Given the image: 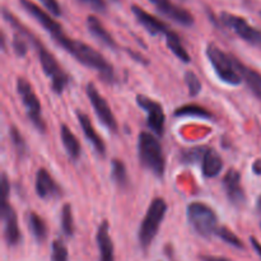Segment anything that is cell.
I'll use <instances>...</instances> for the list:
<instances>
[{
    "label": "cell",
    "mask_w": 261,
    "mask_h": 261,
    "mask_svg": "<svg viewBox=\"0 0 261 261\" xmlns=\"http://www.w3.org/2000/svg\"><path fill=\"white\" fill-rule=\"evenodd\" d=\"M86 92L87 96H88L89 98V102H91L92 107L94 109V112H96L99 121H101L111 133H117L119 125H117L116 117H115L114 112H112L111 107L107 103L105 97H102L101 94H99L98 89L96 88V86H94L92 82L87 84Z\"/></svg>",
    "instance_id": "8"
},
{
    "label": "cell",
    "mask_w": 261,
    "mask_h": 261,
    "mask_svg": "<svg viewBox=\"0 0 261 261\" xmlns=\"http://www.w3.org/2000/svg\"><path fill=\"white\" fill-rule=\"evenodd\" d=\"M132 12L133 14L135 15V18L138 19V22H139L152 36H166L171 31L170 27H168L165 22H162L161 19L155 18L154 15L149 14V13L145 12L143 8L138 7V5H132Z\"/></svg>",
    "instance_id": "13"
},
{
    "label": "cell",
    "mask_w": 261,
    "mask_h": 261,
    "mask_svg": "<svg viewBox=\"0 0 261 261\" xmlns=\"http://www.w3.org/2000/svg\"><path fill=\"white\" fill-rule=\"evenodd\" d=\"M61 231L66 237H73L74 231H75L73 209L70 204H64L61 208Z\"/></svg>",
    "instance_id": "25"
},
{
    "label": "cell",
    "mask_w": 261,
    "mask_h": 261,
    "mask_svg": "<svg viewBox=\"0 0 261 261\" xmlns=\"http://www.w3.org/2000/svg\"><path fill=\"white\" fill-rule=\"evenodd\" d=\"M201 261H232L223 256H214V255H201Z\"/></svg>",
    "instance_id": "35"
},
{
    "label": "cell",
    "mask_w": 261,
    "mask_h": 261,
    "mask_svg": "<svg viewBox=\"0 0 261 261\" xmlns=\"http://www.w3.org/2000/svg\"><path fill=\"white\" fill-rule=\"evenodd\" d=\"M200 163L201 172H203L204 177L206 178L217 177L221 173V171L223 170V160H222L221 154L213 148L206 147Z\"/></svg>",
    "instance_id": "18"
},
{
    "label": "cell",
    "mask_w": 261,
    "mask_h": 261,
    "mask_svg": "<svg viewBox=\"0 0 261 261\" xmlns=\"http://www.w3.org/2000/svg\"><path fill=\"white\" fill-rule=\"evenodd\" d=\"M27 223L30 232L37 242H43L47 237V226L45 221L35 212H28Z\"/></svg>",
    "instance_id": "21"
},
{
    "label": "cell",
    "mask_w": 261,
    "mask_h": 261,
    "mask_svg": "<svg viewBox=\"0 0 261 261\" xmlns=\"http://www.w3.org/2000/svg\"><path fill=\"white\" fill-rule=\"evenodd\" d=\"M2 219L4 223V237L8 246H17L20 241L17 213L8 200H2Z\"/></svg>",
    "instance_id": "10"
},
{
    "label": "cell",
    "mask_w": 261,
    "mask_h": 261,
    "mask_svg": "<svg viewBox=\"0 0 261 261\" xmlns=\"http://www.w3.org/2000/svg\"><path fill=\"white\" fill-rule=\"evenodd\" d=\"M252 171L255 175H261V160H256L252 165Z\"/></svg>",
    "instance_id": "37"
},
{
    "label": "cell",
    "mask_w": 261,
    "mask_h": 261,
    "mask_svg": "<svg viewBox=\"0 0 261 261\" xmlns=\"http://www.w3.org/2000/svg\"><path fill=\"white\" fill-rule=\"evenodd\" d=\"M87 28H88L89 33H91L96 40H98L99 42L103 43L105 46H107V47L110 48L117 47V43L116 41H115V38L112 37L111 33L105 28V25L102 24L101 20L97 17L89 15V17L87 18Z\"/></svg>",
    "instance_id": "19"
},
{
    "label": "cell",
    "mask_w": 261,
    "mask_h": 261,
    "mask_svg": "<svg viewBox=\"0 0 261 261\" xmlns=\"http://www.w3.org/2000/svg\"><path fill=\"white\" fill-rule=\"evenodd\" d=\"M60 137H61V142H63V145L64 148H65L66 153H68L69 158L73 161L79 160L82 153L81 143H79L78 138L74 135V133L69 129L68 125L61 124Z\"/></svg>",
    "instance_id": "20"
},
{
    "label": "cell",
    "mask_w": 261,
    "mask_h": 261,
    "mask_svg": "<svg viewBox=\"0 0 261 261\" xmlns=\"http://www.w3.org/2000/svg\"><path fill=\"white\" fill-rule=\"evenodd\" d=\"M223 188L226 190V195L228 200L233 205L240 206L245 201V193L241 185V175L239 171L231 170L224 175L223 177Z\"/></svg>",
    "instance_id": "12"
},
{
    "label": "cell",
    "mask_w": 261,
    "mask_h": 261,
    "mask_svg": "<svg viewBox=\"0 0 261 261\" xmlns=\"http://www.w3.org/2000/svg\"><path fill=\"white\" fill-rule=\"evenodd\" d=\"M205 53L209 63L212 64L216 74L223 83L228 86H240L242 83L241 75L234 68L232 55L222 51L216 43H209Z\"/></svg>",
    "instance_id": "5"
},
{
    "label": "cell",
    "mask_w": 261,
    "mask_h": 261,
    "mask_svg": "<svg viewBox=\"0 0 261 261\" xmlns=\"http://www.w3.org/2000/svg\"><path fill=\"white\" fill-rule=\"evenodd\" d=\"M38 2H41V4H42L54 17H60L61 15V8L58 0H38Z\"/></svg>",
    "instance_id": "32"
},
{
    "label": "cell",
    "mask_w": 261,
    "mask_h": 261,
    "mask_svg": "<svg viewBox=\"0 0 261 261\" xmlns=\"http://www.w3.org/2000/svg\"><path fill=\"white\" fill-rule=\"evenodd\" d=\"M96 240L99 251V261H115L114 242L110 236V226L107 221H102L99 224Z\"/></svg>",
    "instance_id": "15"
},
{
    "label": "cell",
    "mask_w": 261,
    "mask_h": 261,
    "mask_svg": "<svg viewBox=\"0 0 261 261\" xmlns=\"http://www.w3.org/2000/svg\"><path fill=\"white\" fill-rule=\"evenodd\" d=\"M137 103L140 109L147 112V124L149 129L155 135L162 137L165 134L166 125V116L162 105L144 94H138Z\"/></svg>",
    "instance_id": "9"
},
{
    "label": "cell",
    "mask_w": 261,
    "mask_h": 261,
    "mask_svg": "<svg viewBox=\"0 0 261 261\" xmlns=\"http://www.w3.org/2000/svg\"><path fill=\"white\" fill-rule=\"evenodd\" d=\"M3 15H4L5 20L14 28L18 32H22L25 37L28 38L30 43H32V46L35 47L36 53H37L38 59H40L41 66H42V70L46 75L48 76L51 82V88L55 92L56 94H61L69 84V75L63 68H61L60 64L58 63V60L55 59V56L50 53V51L46 48V46L33 35L32 32L27 30L14 15L10 12H8L7 9H3Z\"/></svg>",
    "instance_id": "1"
},
{
    "label": "cell",
    "mask_w": 261,
    "mask_h": 261,
    "mask_svg": "<svg viewBox=\"0 0 261 261\" xmlns=\"http://www.w3.org/2000/svg\"><path fill=\"white\" fill-rule=\"evenodd\" d=\"M79 2L88 5L89 8H92V9L96 10V12H106L107 5L106 3H105V0H79Z\"/></svg>",
    "instance_id": "33"
},
{
    "label": "cell",
    "mask_w": 261,
    "mask_h": 261,
    "mask_svg": "<svg viewBox=\"0 0 261 261\" xmlns=\"http://www.w3.org/2000/svg\"><path fill=\"white\" fill-rule=\"evenodd\" d=\"M28 38L23 35L22 32H18L14 35V38H13V50H14L15 55L19 56V58H23V56L27 55L28 53Z\"/></svg>",
    "instance_id": "31"
},
{
    "label": "cell",
    "mask_w": 261,
    "mask_h": 261,
    "mask_svg": "<svg viewBox=\"0 0 261 261\" xmlns=\"http://www.w3.org/2000/svg\"><path fill=\"white\" fill-rule=\"evenodd\" d=\"M165 37H166V43H167L168 48L173 53V55H175L177 59H180L182 63H186V64L190 63V55H189V53L186 51V48L184 47L182 42H181L177 33H176L175 31H170Z\"/></svg>",
    "instance_id": "23"
},
{
    "label": "cell",
    "mask_w": 261,
    "mask_h": 261,
    "mask_svg": "<svg viewBox=\"0 0 261 261\" xmlns=\"http://www.w3.org/2000/svg\"><path fill=\"white\" fill-rule=\"evenodd\" d=\"M17 92L19 94L22 103L25 109L28 119L32 122L33 126L40 133L46 132V122L42 117V109H41L40 99L33 91V87L30 82L24 78L17 79Z\"/></svg>",
    "instance_id": "6"
},
{
    "label": "cell",
    "mask_w": 261,
    "mask_h": 261,
    "mask_svg": "<svg viewBox=\"0 0 261 261\" xmlns=\"http://www.w3.org/2000/svg\"><path fill=\"white\" fill-rule=\"evenodd\" d=\"M160 13H162L165 17L175 20L176 23L185 27H191L194 24V17L189 10L178 7V5L171 3V0H149Z\"/></svg>",
    "instance_id": "11"
},
{
    "label": "cell",
    "mask_w": 261,
    "mask_h": 261,
    "mask_svg": "<svg viewBox=\"0 0 261 261\" xmlns=\"http://www.w3.org/2000/svg\"><path fill=\"white\" fill-rule=\"evenodd\" d=\"M76 116H78L79 125H81L82 130H83L84 137H86L87 140L91 143L92 147L94 148V150H96L99 155L105 157V155H106V144H105L103 139L99 137L98 133H97L96 129L93 127V125H92V121H91V119L88 117V115L78 111L76 112Z\"/></svg>",
    "instance_id": "16"
},
{
    "label": "cell",
    "mask_w": 261,
    "mask_h": 261,
    "mask_svg": "<svg viewBox=\"0 0 261 261\" xmlns=\"http://www.w3.org/2000/svg\"><path fill=\"white\" fill-rule=\"evenodd\" d=\"M232 59H233L234 68H236V70L239 71V74L241 75L242 82H245V84L249 87L250 91H251L261 101V74L259 71L254 70V69L245 65L244 63H241V61L237 58H234L233 55H232Z\"/></svg>",
    "instance_id": "17"
},
{
    "label": "cell",
    "mask_w": 261,
    "mask_h": 261,
    "mask_svg": "<svg viewBox=\"0 0 261 261\" xmlns=\"http://www.w3.org/2000/svg\"><path fill=\"white\" fill-rule=\"evenodd\" d=\"M126 53L129 54V55L132 56L133 59H134V60H137L138 63H140V64H148V60H145V58H144V56H143V55H140V54L135 53V51L130 50V48H126Z\"/></svg>",
    "instance_id": "34"
},
{
    "label": "cell",
    "mask_w": 261,
    "mask_h": 261,
    "mask_svg": "<svg viewBox=\"0 0 261 261\" xmlns=\"http://www.w3.org/2000/svg\"><path fill=\"white\" fill-rule=\"evenodd\" d=\"M184 79H185V83L186 86H188L189 94H190L191 97L198 96L201 92V82L200 79L198 78V75H196L194 71L189 70L186 71L185 75H184Z\"/></svg>",
    "instance_id": "30"
},
{
    "label": "cell",
    "mask_w": 261,
    "mask_h": 261,
    "mask_svg": "<svg viewBox=\"0 0 261 261\" xmlns=\"http://www.w3.org/2000/svg\"><path fill=\"white\" fill-rule=\"evenodd\" d=\"M176 117H198V119L203 120H212L214 119V115L212 114L209 110L205 107L199 106V105L190 103V105H184V106L178 107L175 111Z\"/></svg>",
    "instance_id": "22"
},
{
    "label": "cell",
    "mask_w": 261,
    "mask_h": 261,
    "mask_svg": "<svg viewBox=\"0 0 261 261\" xmlns=\"http://www.w3.org/2000/svg\"><path fill=\"white\" fill-rule=\"evenodd\" d=\"M221 20L224 25L233 31L241 40L256 47H261V31L252 27L245 18L231 13H221Z\"/></svg>",
    "instance_id": "7"
},
{
    "label": "cell",
    "mask_w": 261,
    "mask_h": 261,
    "mask_svg": "<svg viewBox=\"0 0 261 261\" xmlns=\"http://www.w3.org/2000/svg\"><path fill=\"white\" fill-rule=\"evenodd\" d=\"M36 193L40 198L47 199V198H55V196L60 195L61 190L59 188L58 184L55 182L47 170L45 168H40L36 173Z\"/></svg>",
    "instance_id": "14"
},
{
    "label": "cell",
    "mask_w": 261,
    "mask_h": 261,
    "mask_svg": "<svg viewBox=\"0 0 261 261\" xmlns=\"http://www.w3.org/2000/svg\"><path fill=\"white\" fill-rule=\"evenodd\" d=\"M257 209L261 212V195L259 196V199H257Z\"/></svg>",
    "instance_id": "38"
},
{
    "label": "cell",
    "mask_w": 261,
    "mask_h": 261,
    "mask_svg": "<svg viewBox=\"0 0 261 261\" xmlns=\"http://www.w3.org/2000/svg\"><path fill=\"white\" fill-rule=\"evenodd\" d=\"M166 213H167V203L163 198H154L150 201V205L140 223L139 239L140 247L143 250H147L152 245L153 240L157 236L160 227L165 219Z\"/></svg>",
    "instance_id": "3"
},
{
    "label": "cell",
    "mask_w": 261,
    "mask_h": 261,
    "mask_svg": "<svg viewBox=\"0 0 261 261\" xmlns=\"http://www.w3.org/2000/svg\"><path fill=\"white\" fill-rule=\"evenodd\" d=\"M10 140H12V144L14 147L15 152L18 153L19 157H24L27 154V144H25V140L23 138V135L20 134L19 130L17 129V126H12L9 130Z\"/></svg>",
    "instance_id": "28"
},
{
    "label": "cell",
    "mask_w": 261,
    "mask_h": 261,
    "mask_svg": "<svg viewBox=\"0 0 261 261\" xmlns=\"http://www.w3.org/2000/svg\"><path fill=\"white\" fill-rule=\"evenodd\" d=\"M205 149L206 147H195L189 148V149H182L180 153V161L182 163H186V165L200 162Z\"/></svg>",
    "instance_id": "27"
},
{
    "label": "cell",
    "mask_w": 261,
    "mask_h": 261,
    "mask_svg": "<svg viewBox=\"0 0 261 261\" xmlns=\"http://www.w3.org/2000/svg\"><path fill=\"white\" fill-rule=\"evenodd\" d=\"M51 261H69L68 247L61 240H54L51 245Z\"/></svg>",
    "instance_id": "29"
},
{
    "label": "cell",
    "mask_w": 261,
    "mask_h": 261,
    "mask_svg": "<svg viewBox=\"0 0 261 261\" xmlns=\"http://www.w3.org/2000/svg\"><path fill=\"white\" fill-rule=\"evenodd\" d=\"M216 234L222 240V241L226 242V244L229 245V246L234 247V249H239V250L245 249L244 242H242L241 240H240V237L237 236L234 232H232L228 227H218Z\"/></svg>",
    "instance_id": "26"
},
{
    "label": "cell",
    "mask_w": 261,
    "mask_h": 261,
    "mask_svg": "<svg viewBox=\"0 0 261 261\" xmlns=\"http://www.w3.org/2000/svg\"><path fill=\"white\" fill-rule=\"evenodd\" d=\"M111 177L115 181V184L121 188H125L129 182V177H127L126 166L121 160H114L111 163Z\"/></svg>",
    "instance_id": "24"
},
{
    "label": "cell",
    "mask_w": 261,
    "mask_h": 261,
    "mask_svg": "<svg viewBox=\"0 0 261 261\" xmlns=\"http://www.w3.org/2000/svg\"><path fill=\"white\" fill-rule=\"evenodd\" d=\"M186 212L189 223L196 233L205 239L216 234L218 229V217L211 206L201 201H193L188 205Z\"/></svg>",
    "instance_id": "4"
},
{
    "label": "cell",
    "mask_w": 261,
    "mask_h": 261,
    "mask_svg": "<svg viewBox=\"0 0 261 261\" xmlns=\"http://www.w3.org/2000/svg\"><path fill=\"white\" fill-rule=\"evenodd\" d=\"M250 241H251V245H252V247H254L255 251H256V254L261 257V244L260 242L257 241L255 237H251V239H250Z\"/></svg>",
    "instance_id": "36"
},
{
    "label": "cell",
    "mask_w": 261,
    "mask_h": 261,
    "mask_svg": "<svg viewBox=\"0 0 261 261\" xmlns=\"http://www.w3.org/2000/svg\"><path fill=\"white\" fill-rule=\"evenodd\" d=\"M138 154L140 163L158 178L165 176L166 160L160 140L153 134L142 132L138 138Z\"/></svg>",
    "instance_id": "2"
}]
</instances>
